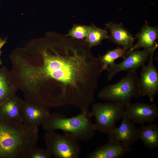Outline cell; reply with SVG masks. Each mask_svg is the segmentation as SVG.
Here are the masks:
<instances>
[{
    "instance_id": "1",
    "label": "cell",
    "mask_w": 158,
    "mask_h": 158,
    "mask_svg": "<svg viewBox=\"0 0 158 158\" xmlns=\"http://www.w3.org/2000/svg\"><path fill=\"white\" fill-rule=\"evenodd\" d=\"M57 36L12 56L11 79L25 101L47 108L71 105L87 110L102 64L84 40Z\"/></svg>"
},
{
    "instance_id": "2",
    "label": "cell",
    "mask_w": 158,
    "mask_h": 158,
    "mask_svg": "<svg viewBox=\"0 0 158 158\" xmlns=\"http://www.w3.org/2000/svg\"><path fill=\"white\" fill-rule=\"evenodd\" d=\"M38 138V127L0 118V158H28Z\"/></svg>"
},
{
    "instance_id": "3",
    "label": "cell",
    "mask_w": 158,
    "mask_h": 158,
    "mask_svg": "<svg viewBox=\"0 0 158 158\" xmlns=\"http://www.w3.org/2000/svg\"><path fill=\"white\" fill-rule=\"evenodd\" d=\"M92 117L88 110L81 111L78 115L67 117L59 113L50 114L42 124L46 132L62 130L70 134L78 140L87 142L90 140L96 131L92 121Z\"/></svg>"
},
{
    "instance_id": "4",
    "label": "cell",
    "mask_w": 158,
    "mask_h": 158,
    "mask_svg": "<svg viewBox=\"0 0 158 158\" xmlns=\"http://www.w3.org/2000/svg\"><path fill=\"white\" fill-rule=\"evenodd\" d=\"M140 96L139 77L135 70L128 71L119 81L104 87L98 95L99 99L119 104L124 108L131 103L133 98Z\"/></svg>"
},
{
    "instance_id": "5",
    "label": "cell",
    "mask_w": 158,
    "mask_h": 158,
    "mask_svg": "<svg viewBox=\"0 0 158 158\" xmlns=\"http://www.w3.org/2000/svg\"><path fill=\"white\" fill-rule=\"evenodd\" d=\"M64 133L46 132L44 135L46 148L56 158H79L82 148L78 140L72 135Z\"/></svg>"
},
{
    "instance_id": "6",
    "label": "cell",
    "mask_w": 158,
    "mask_h": 158,
    "mask_svg": "<svg viewBox=\"0 0 158 158\" xmlns=\"http://www.w3.org/2000/svg\"><path fill=\"white\" fill-rule=\"evenodd\" d=\"M125 113L124 107L111 102L95 104L90 112L92 117L95 118L94 126L96 130L108 135L116 128V122Z\"/></svg>"
},
{
    "instance_id": "7",
    "label": "cell",
    "mask_w": 158,
    "mask_h": 158,
    "mask_svg": "<svg viewBox=\"0 0 158 158\" xmlns=\"http://www.w3.org/2000/svg\"><path fill=\"white\" fill-rule=\"evenodd\" d=\"M156 49H143L142 50H128L121 62L117 64L114 63L106 69L108 80H111L116 74L121 71H136L142 67Z\"/></svg>"
},
{
    "instance_id": "8",
    "label": "cell",
    "mask_w": 158,
    "mask_h": 158,
    "mask_svg": "<svg viewBox=\"0 0 158 158\" xmlns=\"http://www.w3.org/2000/svg\"><path fill=\"white\" fill-rule=\"evenodd\" d=\"M153 54L142 67L139 77L141 96H148L152 102L158 93V73L153 63Z\"/></svg>"
},
{
    "instance_id": "9",
    "label": "cell",
    "mask_w": 158,
    "mask_h": 158,
    "mask_svg": "<svg viewBox=\"0 0 158 158\" xmlns=\"http://www.w3.org/2000/svg\"><path fill=\"white\" fill-rule=\"evenodd\" d=\"M125 108V113L130 118L134 123L139 124L151 123L158 116V108L154 104L131 103Z\"/></svg>"
},
{
    "instance_id": "10",
    "label": "cell",
    "mask_w": 158,
    "mask_h": 158,
    "mask_svg": "<svg viewBox=\"0 0 158 158\" xmlns=\"http://www.w3.org/2000/svg\"><path fill=\"white\" fill-rule=\"evenodd\" d=\"M50 114L47 108L24 100L21 108L20 116L23 124L38 127L43 124Z\"/></svg>"
},
{
    "instance_id": "11",
    "label": "cell",
    "mask_w": 158,
    "mask_h": 158,
    "mask_svg": "<svg viewBox=\"0 0 158 158\" xmlns=\"http://www.w3.org/2000/svg\"><path fill=\"white\" fill-rule=\"evenodd\" d=\"M120 126L108 135L109 139L121 142L130 147L139 139L134 123L125 113Z\"/></svg>"
},
{
    "instance_id": "12",
    "label": "cell",
    "mask_w": 158,
    "mask_h": 158,
    "mask_svg": "<svg viewBox=\"0 0 158 158\" xmlns=\"http://www.w3.org/2000/svg\"><path fill=\"white\" fill-rule=\"evenodd\" d=\"M130 149V147L118 141L109 139L106 144L88 154L87 158H120Z\"/></svg>"
},
{
    "instance_id": "13",
    "label": "cell",
    "mask_w": 158,
    "mask_h": 158,
    "mask_svg": "<svg viewBox=\"0 0 158 158\" xmlns=\"http://www.w3.org/2000/svg\"><path fill=\"white\" fill-rule=\"evenodd\" d=\"M105 29L110 32L109 38L113 42L124 49L130 50L133 46L135 38L120 23L110 21L106 24Z\"/></svg>"
},
{
    "instance_id": "14",
    "label": "cell",
    "mask_w": 158,
    "mask_h": 158,
    "mask_svg": "<svg viewBox=\"0 0 158 158\" xmlns=\"http://www.w3.org/2000/svg\"><path fill=\"white\" fill-rule=\"evenodd\" d=\"M24 100L14 95L0 105V118L9 122L22 123L20 116Z\"/></svg>"
},
{
    "instance_id": "15",
    "label": "cell",
    "mask_w": 158,
    "mask_h": 158,
    "mask_svg": "<svg viewBox=\"0 0 158 158\" xmlns=\"http://www.w3.org/2000/svg\"><path fill=\"white\" fill-rule=\"evenodd\" d=\"M135 38L137 42L130 50H138L140 48L157 49L158 46L156 42L158 38V26H151L146 23L135 34Z\"/></svg>"
},
{
    "instance_id": "16",
    "label": "cell",
    "mask_w": 158,
    "mask_h": 158,
    "mask_svg": "<svg viewBox=\"0 0 158 158\" xmlns=\"http://www.w3.org/2000/svg\"><path fill=\"white\" fill-rule=\"evenodd\" d=\"M139 139L142 140L147 148L150 150L158 147V126L149 123L147 126L142 125L137 129Z\"/></svg>"
},
{
    "instance_id": "17",
    "label": "cell",
    "mask_w": 158,
    "mask_h": 158,
    "mask_svg": "<svg viewBox=\"0 0 158 158\" xmlns=\"http://www.w3.org/2000/svg\"><path fill=\"white\" fill-rule=\"evenodd\" d=\"M18 90L7 68L4 66L0 67V105L15 95Z\"/></svg>"
},
{
    "instance_id": "18",
    "label": "cell",
    "mask_w": 158,
    "mask_h": 158,
    "mask_svg": "<svg viewBox=\"0 0 158 158\" xmlns=\"http://www.w3.org/2000/svg\"><path fill=\"white\" fill-rule=\"evenodd\" d=\"M90 26L89 32L84 40L91 48L101 44L104 40L109 39V35L106 29L99 28L93 24Z\"/></svg>"
},
{
    "instance_id": "19",
    "label": "cell",
    "mask_w": 158,
    "mask_h": 158,
    "mask_svg": "<svg viewBox=\"0 0 158 158\" xmlns=\"http://www.w3.org/2000/svg\"><path fill=\"white\" fill-rule=\"evenodd\" d=\"M128 50L118 46L113 49L108 50L104 54L99 55L98 58L102 64L104 71L115 63L114 62L117 59L123 58Z\"/></svg>"
},
{
    "instance_id": "20",
    "label": "cell",
    "mask_w": 158,
    "mask_h": 158,
    "mask_svg": "<svg viewBox=\"0 0 158 158\" xmlns=\"http://www.w3.org/2000/svg\"><path fill=\"white\" fill-rule=\"evenodd\" d=\"M90 28V26L74 25L68 33L65 35L74 39L83 40V39L87 35Z\"/></svg>"
},
{
    "instance_id": "21",
    "label": "cell",
    "mask_w": 158,
    "mask_h": 158,
    "mask_svg": "<svg viewBox=\"0 0 158 158\" xmlns=\"http://www.w3.org/2000/svg\"><path fill=\"white\" fill-rule=\"evenodd\" d=\"M52 156L47 149H43L35 146L30 150L28 158H51Z\"/></svg>"
},
{
    "instance_id": "22",
    "label": "cell",
    "mask_w": 158,
    "mask_h": 158,
    "mask_svg": "<svg viewBox=\"0 0 158 158\" xmlns=\"http://www.w3.org/2000/svg\"><path fill=\"white\" fill-rule=\"evenodd\" d=\"M6 43V40H0V55L1 53V50L3 47ZM1 61L0 59V66L1 64Z\"/></svg>"
}]
</instances>
